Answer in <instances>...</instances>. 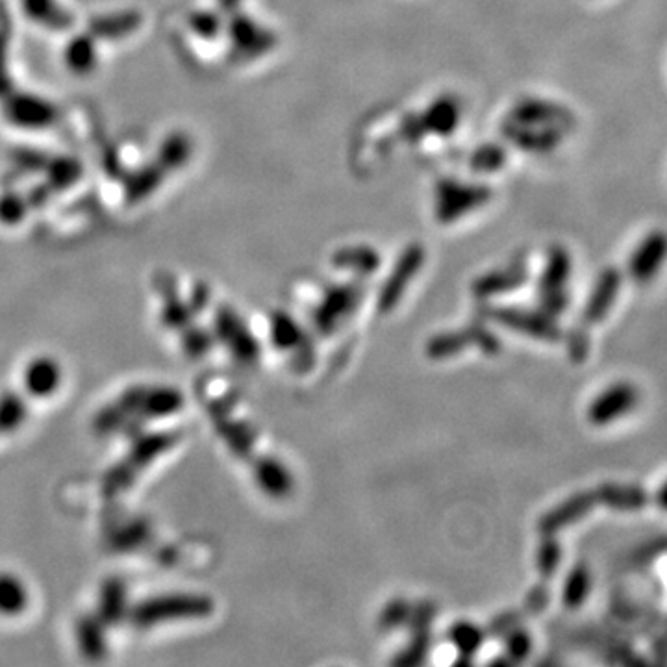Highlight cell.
I'll return each mask as SVG.
<instances>
[{
  "label": "cell",
  "mask_w": 667,
  "mask_h": 667,
  "mask_svg": "<svg viewBox=\"0 0 667 667\" xmlns=\"http://www.w3.org/2000/svg\"><path fill=\"white\" fill-rule=\"evenodd\" d=\"M184 406V395L171 386H134L121 393L114 403L104 406L93 421L102 434H114L130 425H143L177 414Z\"/></svg>",
  "instance_id": "6da1fadb"
},
{
  "label": "cell",
  "mask_w": 667,
  "mask_h": 667,
  "mask_svg": "<svg viewBox=\"0 0 667 667\" xmlns=\"http://www.w3.org/2000/svg\"><path fill=\"white\" fill-rule=\"evenodd\" d=\"M215 610L214 599L204 593H169L141 601L128 610V619L138 629H154L171 621L206 619Z\"/></svg>",
  "instance_id": "7a4b0ae2"
},
{
  "label": "cell",
  "mask_w": 667,
  "mask_h": 667,
  "mask_svg": "<svg viewBox=\"0 0 667 667\" xmlns=\"http://www.w3.org/2000/svg\"><path fill=\"white\" fill-rule=\"evenodd\" d=\"M180 440V432H151L143 434L130 445L125 456L110 467V471L102 479V493L104 495H119L128 490L141 471H145L152 462L171 451Z\"/></svg>",
  "instance_id": "3957f363"
},
{
  "label": "cell",
  "mask_w": 667,
  "mask_h": 667,
  "mask_svg": "<svg viewBox=\"0 0 667 667\" xmlns=\"http://www.w3.org/2000/svg\"><path fill=\"white\" fill-rule=\"evenodd\" d=\"M493 189L484 184H467L453 178H441L436 184V219L441 225H451L488 204Z\"/></svg>",
  "instance_id": "277c9868"
},
{
  "label": "cell",
  "mask_w": 667,
  "mask_h": 667,
  "mask_svg": "<svg viewBox=\"0 0 667 667\" xmlns=\"http://www.w3.org/2000/svg\"><path fill=\"white\" fill-rule=\"evenodd\" d=\"M480 315L536 340L554 343L562 338V328L558 327L554 317L542 310L532 312L516 306H486L480 310Z\"/></svg>",
  "instance_id": "5b68a950"
},
{
  "label": "cell",
  "mask_w": 667,
  "mask_h": 667,
  "mask_svg": "<svg viewBox=\"0 0 667 667\" xmlns=\"http://www.w3.org/2000/svg\"><path fill=\"white\" fill-rule=\"evenodd\" d=\"M365 288L360 282L330 286L315 306L314 325L323 336L332 334L356 312L364 301Z\"/></svg>",
  "instance_id": "8992f818"
},
{
  "label": "cell",
  "mask_w": 667,
  "mask_h": 667,
  "mask_svg": "<svg viewBox=\"0 0 667 667\" xmlns=\"http://www.w3.org/2000/svg\"><path fill=\"white\" fill-rule=\"evenodd\" d=\"M571 256L564 247H553L540 277V310L551 317L566 312L569 306L567 282L571 277Z\"/></svg>",
  "instance_id": "52a82bcc"
},
{
  "label": "cell",
  "mask_w": 667,
  "mask_h": 667,
  "mask_svg": "<svg viewBox=\"0 0 667 667\" xmlns=\"http://www.w3.org/2000/svg\"><path fill=\"white\" fill-rule=\"evenodd\" d=\"M425 249L419 243L408 245L391 269L390 277L378 291L377 308L380 314H390L391 310L403 299L412 278L419 275L425 264Z\"/></svg>",
  "instance_id": "ba28073f"
},
{
  "label": "cell",
  "mask_w": 667,
  "mask_h": 667,
  "mask_svg": "<svg viewBox=\"0 0 667 667\" xmlns=\"http://www.w3.org/2000/svg\"><path fill=\"white\" fill-rule=\"evenodd\" d=\"M214 334L241 364H254L260 358V343L232 308L221 306L217 310Z\"/></svg>",
  "instance_id": "9c48e42d"
},
{
  "label": "cell",
  "mask_w": 667,
  "mask_h": 667,
  "mask_svg": "<svg viewBox=\"0 0 667 667\" xmlns=\"http://www.w3.org/2000/svg\"><path fill=\"white\" fill-rule=\"evenodd\" d=\"M467 347H479L482 353L495 354L501 351L499 338L490 328L471 327L453 332H441L427 343V356L432 360L453 358L454 354L466 351Z\"/></svg>",
  "instance_id": "30bf717a"
},
{
  "label": "cell",
  "mask_w": 667,
  "mask_h": 667,
  "mask_svg": "<svg viewBox=\"0 0 667 667\" xmlns=\"http://www.w3.org/2000/svg\"><path fill=\"white\" fill-rule=\"evenodd\" d=\"M271 341L280 353L291 354V360L297 369L306 371L315 362L314 345L306 338L303 328L286 312L271 315Z\"/></svg>",
  "instance_id": "8fae6325"
},
{
  "label": "cell",
  "mask_w": 667,
  "mask_h": 667,
  "mask_svg": "<svg viewBox=\"0 0 667 667\" xmlns=\"http://www.w3.org/2000/svg\"><path fill=\"white\" fill-rule=\"evenodd\" d=\"M501 132L510 145L530 154L553 152L566 136V130L558 126L525 125L512 119L503 121Z\"/></svg>",
  "instance_id": "7c38bea8"
},
{
  "label": "cell",
  "mask_w": 667,
  "mask_h": 667,
  "mask_svg": "<svg viewBox=\"0 0 667 667\" xmlns=\"http://www.w3.org/2000/svg\"><path fill=\"white\" fill-rule=\"evenodd\" d=\"M638 390L629 382H617L606 388L588 408V421L595 427H605L627 416L638 404Z\"/></svg>",
  "instance_id": "4fadbf2b"
},
{
  "label": "cell",
  "mask_w": 667,
  "mask_h": 667,
  "mask_svg": "<svg viewBox=\"0 0 667 667\" xmlns=\"http://www.w3.org/2000/svg\"><path fill=\"white\" fill-rule=\"evenodd\" d=\"M506 119L525 125L558 126L567 130L575 123L571 110L558 102L545 101L538 97H527L516 102Z\"/></svg>",
  "instance_id": "5bb4252c"
},
{
  "label": "cell",
  "mask_w": 667,
  "mask_h": 667,
  "mask_svg": "<svg viewBox=\"0 0 667 667\" xmlns=\"http://www.w3.org/2000/svg\"><path fill=\"white\" fill-rule=\"evenodd\" d=\"M595 491H582L573 497H569L564 503L554 506L545 516L540 519L538 529L543 534H556L558 530L567 529L575 525L580 519L588 516L593 508L597 506Z\"/></svg>",
  "instance_id": "9a60e30c"
},
{
  "label": "cell",
  "mask_w": 667,
  "mask_h": 667,
  "mask_svg": "<svg viewBox=\"0 0 667 667\" xmlns=\"http://www.w3.org/2000/svg\"><path fill=\"white\" fill-rule=\"evenodd\" d=\"M251 462L254 480L265 495L273 499H286L295 488L290 469L275 456H258Z\"/></svg>",
  "instance_id": "2e32d148"
},
{
  "label": "cell",
  "mask_w": 667,
  "mask_h": 667,
  "mask_svg": "<svg viewBox=\"0 0 667 667\" xmlns=\"http://www.w3.org/2000/svg\"><path fill=\"white\" fill-rule=\"evenodd\" d=\"M62 378V365L51 356H38L26 364L23 371V386L28 395L36 399H45L60 390Z\"/></svg>",
  "instance_id": "e0dca14e"
},
{
  "label": "cell",
  "mask_w": 667,
  "mask_h": 667,
  "mask_svg": "<svg viewBox=\"0 0 667 667\" xmlns=\"http://www.w3.org/2000/svg\"><path fill=\"white\" fill-rule=\"evenodd\" d=\"M666 249V236L662 232H651L630 256V277L634 278L636 282H647L655 277L664 264Z\"/></svg>",
  "instance_id": "ac0fdd59"
},
{
  "label": "cell",
  "mask_w": 667,
  "mask_h": 667,
  "mask_svg": "<svg viewBox=\"0 0 667 667\" xmlns=\"http://www.w3.org/2000/svg\"><path fill=\"white\" fill-rule=\"evenodd\" d=\"M619 290H621V273L617 271L616 267H608L597 278L592 295H590L586 308H584L586 323L595 325V323L603 321L616 303Z\"/></svg>",
  "instance_id": "d6986e66"
},
{
  "label": "cell",
  "mask_w": 667,
  "mask_h": 667,
  "mask_svg": "<svg viewBox=\"0 0 667 667\" xmlns=\"http://www.w3.org/2000/svg\"><path fill=\"white\" fill-rule=\"evenodd\" d=\"M527 280H529V271L525 265H508L504 269H495L477 278L471 290L479 299H490L495 295H503V293L523 288Z\"/></svg>",
  "instance_id": "ffe728a7"
},
{
  "label": "cell",
  "mask_w": 667,
  "mask_h": 667,
  "mask_svg": "<svg viewBox=\"0 0 667 667\" xmlns=\"http://www.w3.org/2000/svg\"><path fill=\"white\" fill-rule=\"evenodd\" d=\"M423 126L428 134L447 138L460 125L462 119V106L453 95H441L436 101L428 104L427 110L419 114Z\"/></svg>",
  "instance_id": "44dd1931"
},
{
  "label": "cell",
  "mask_w": 667,
  "mask_h": 667,
  "mask_svg": "<svg viewBox=\"0 0 667 667\" xmlns=\"http://www.w3.org/2000/svg\"><path fill=\"white\" fill-rule=\"evenodd\" d=\"M214 425L217 434L227 443L228 449L241 460H251L254 454L256 434L245 421L232 419L227 414H215Z\"/></svg>",
  "instance_id": "7402d4cb"
},
{
  "label": "cell",
  "mask_w": 667,
  "mask_h": 667,
  "mask_svg": "<svg viewBox=\"0 0 667 667\" xmlns=\"http://www.w3.org/2000/svg\"><path fill=\"white\" fill-rule=\"evenodd\" d=\"M597 503L617 512H638L649 503V495L640 486L632 484H603L595 491Z\"/></svg>",
  "instance_id": "603a6c76"
},
{
  "label": "cell",
  "mask_w": 667,
  "mask_h": 667,
  "mask_svg": "<svg viewBox=\"0 0 667 667\" xmlns=\"http://www.w3.org/2000/svg\"><path fill=\"white\" fill-rule=\"evenodd\" d=\"M99 619L106 627H114L121 619L128 617V593L125 582L117 577L104 580L99 593Z\"/></svg>",
  "instance_id": "cb8c5ba5"
},
{
  "label": "cell",
  "mask_w": 667,
  "mask_h": 667,
  "mask_svg": "<svg viewBox=\"0 0 667 667\" xmlns=\"http://www.w3.org/2000/svg\"><path fill=\"white\" fill-rule=\"evenodd\" d=\"M332 265L341 271H351L360 277L375 275L380 267V254L367 245H351L334 252Z\"/></svg>",
  "instance_id": "d4e9b609"
},
{
  "label": "cell",
  "mask_w": 667,
  "mask_h": 667,
  "mask_svg": "<svg viewBox=\"0 0 667 667\" xmlns=\"http://www.w3.org/2000/svg\"><path fill=\"white\" fill-rule=\"evenodd\" d=\"M76 642L80 653L89 660L106 655V625L97 616H84L76 625Z\"/></svg>",
  "instance_id": "484cf974"
},
{
  "label": "cell",
  "mask_w": 667,
  "mask_h": 667,
  "mask_svg": "<svg viewBox=\"0 0 667 667\" xmlns=\"http://www.w3.org/2000/svg\"><path fill=\"white\" fill-rule=\"evenodd\" d=\"M30 603L26 584L10 571H0V616H21Z\"/></svg>",
  "instance_id": "4316f807"
},
{
  "label": "cell",
  "mask_w": 667,
  "mask_h": 667,
  "mask_svg": "<svg viewBox=\"0 0 667 667\" xmlns=\"http://www.w3.org/2000/svg\"><path fill=\"white\" fill-rule=\"evenodd\" d=\"M28 404L17 391H4L0 395V438L12 434L25 425Z\"/></svg>",
  "instance_id": "83f0119b"
},
{
  "label": "cell",
  "mask_w": 667,
  "mask_h": 667,
  "mask_svg": "<svg viewBox=\"0 0 667 667\" xmlns=\"http://www.w3.org/2000/svg\"><path fill=\"white\" fill-rule=\"evenodd\" d=\"M592 592V573L590 569L580 564L573 567V571L567 575L566 584L562 588V603L569 610H577L586 603Z\"/></svg>",
  "instance_id": "f1b7e54d"
},
{
  "label": "cell",
  "mask_w": 667,
  "mask_h": 667,
  "mask_svg": "<svg viewBox=\"0 0 667 667\" xmlns=\"http://www.w3.org/2000/svg\"><path fill=\"white\" fill-rule=\"evenodd\" d=\"M449 640L458 649L460 656H466L464 664H469L486 640V632L469 621H458L449 630Z\"/></svg>",
  "instance_id": "f546056e"
},
{
  "label": "cell",
  "mask_w": 667,
  "mask_h": 667,
  "mask_svg": "<svg viewBox=\"0 0 667 667\" xmlns=\"http://www.w3.org/2000/svg\"><path fill=\"white\" fill-rule=\"evenodd\" d=\"M508 160V152L503 145L499 143H486L480 145L479 149L471 154L469 158V167L477 173H495L499 169H503L504 164Z\"/></svg>",
  "instance_id": "4dcf8cb0"
},
{
  "label": "cell",
  "mask_w": 667,
  "mask_h": 667,
  "mask_svg": "<svg viewBox=\"0 0 667 667\" xmlns=\"http://www.w3.org/2000/svg\"><path fill=\"white\" fill-rule=\"evenodd\" d=\"M560 560H562V549H560V543L554 540L553 534H545L540 547H538V553H536V567L540 571L542 577H553L556 573V569L560 566Z\"/></svg>",
  "instance_id": "1f68e13d"
},
{
  "label": "cell",
  "mask_w": 667,
  "mask_h": 667,
  "mask_svg": "<svg viewBox=\"0 0 667 667\" xmlns=\"http://www.w3.org/2000/svg\"><path fill=\"white\" fill-rule=\"evenodd\" d=\"M428 647H430V630H417V632H414V638H412L410 645L393 660V664H397V666L421 664L427 658Z\"/></svg>",
  "instance_id": "d6a6232c"
},
{
  "label": "cell",
  "mask_w": 667,
  "mask_h": 667,
  "mask_svg": "<svg viewBox=\"0 0 667 667\" xmlns=\"http://www.w3.org/2000/svg\"><path fill=\"white\" fill-rule=\"evenodd\" d=\"M503 638L506 642V656L510 658V662H523L530 655L532 638L527 630L517 625L516 629L506 632Z\"/></svg>",
  "instance_id": "836d02e7"
},
{
  "label": "cell",
  "mask_w": 667,
  "mask_h": 667,
  "mask_svg": "<svg viewBox=\"0 0 667 667\" xmlns=\"http://www.w3.org/2000/svg\"><path fill=\"white\" fill-rule=\"evenodd\" d=\"M410 608H412V605L406 603L404 599L391 601L390 605L386 606L380 614V619H378L380 627L386 630L404 627L408 623V617H410Z\"/></svg>",
  "instance_id": "e575fe53"
},
{
  "label": "cell",
  "mask_w": 667,
  "mask_h": 667,
  "mask_svg": "<svg viewBox=\"0 0 667 667\" xmlns=\"http://www.w3.org/2000/svg\"><path fill=\"white\" fill-rule=\"evenodd\" d=\"M521 619H523V612H519V610L504 612V614L495 617V619L491 621L486 634L491 636V638H503L506 632L516 629L517 625L521 623Z\"/></svg>",
  "instance_id": "d590c367"
},
{
  "label": "cell",
  "mask_w": 667,
  "mask_h": 667,
  "mask_svg": "<svg viewBox=\"0 0 667 667\" xmlns=\"http://www.w3.org/2000/svg\"><path fill=\"white\" fill-rule=\"evenodd\" d=\"M567 347H569L571 360L580 364L590 353V336L584 330H573L567 338Z\"/></svg>",
  "instance_id": "8d00e7d4"
},
{
  "label": "cell",
  "mask_w": 667,
  "mask_h": 667,
  "mask_svg": "<svg viewBox=\"0 0 667 667\" xmlns=\"http://www.w3.org/2000/svg\"><path fill=\"white\" fill-rule=\"evenodd\" d=\"M549 599H551V592L545 588V586H536L534 590H530L527 599H525V606H523V614H529V616H536V614H542L545 610V606L549 605Z\"/></svg>",
  "instance_id": "74e56055"
},
{
  "label": "cell",
  "mask_w": 667,
  "mask_h": 667,
  "mask_svg": "<svg viewBox=\"0 0 667 667\" xmlns=\"http://www.w3.org/2000/svg\"><path fill=\"white\" fill-rule=\"evenodd\" d=\"M399 136L408 143H419L421 139L427 136V130H425L419 114L404 117L401 128H399Z\"/></svg>",
  "instance_id": "f35d334b"
}]
</instances>
